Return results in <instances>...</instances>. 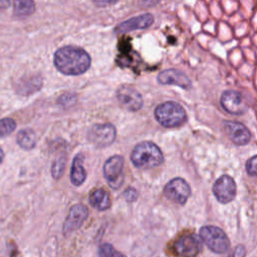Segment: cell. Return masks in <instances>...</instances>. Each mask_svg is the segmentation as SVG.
Masks as SVG:
<instances>
[{
	"label": "cell",
	"instance_id": "484cf974",
	"mask_svg": "<svg viewBox=\"0 0 257 257\" xmlns=\"http://www.w3.org/2000/svg\"><path fill=\"white\" fill-rule=\"evenodd\" d=\"M3 159H4V153H3V151H2V149L0 148V164L2 163V161H3Z\"/></svg>",
	"mask_w": 257,
	"mask_h": 257
},
{
	"label": "cell",
	"instance_id": "5bb4252c",
	"mask_svg": "<svg viewBox=\"0 0 257 257\" xmlns=\"http://www.w3.org/2000/svg\"><path fill=\"white\" fill-rule=\"evenodd\" d=\"M225 131L227 132L230 140L238 146H245L250 142L251 134L249 130L241 122L227 120L224 123Z\"/></svg>",
	"mask_w": 257,
	"mask_h": 257
},
{
	"label": "cell",
	"instance_id": "52a82bcc",
	"mask_svg": "<svg viewBox=\"0 0 257 257\" xmlns=\"http://www.w3.org/2000/svg\"><path fill=\"white\" fill-rule=\"evenodd\" d=\"M116 136L115 127L111 123L93 124L87 134L88 140L96 147L102 148L110 145Z\"/></svg>",
	"mask_w": 257,
	"mask_h": 257
},
{
	"label": "cell",
	"instance_id": "ba28073f",
	"mask_svg": "<svg viewBox=\"0 0 257 257\" xmlns=\"http://www.w3.org/2000/svg\"><path fill=\"white\" fill-rule=\"evenodd\" d=\"M164 193L171 201L184 205L191 195V188L184 179L174 178L165 186Z\"/></svg>",
	"mask_w": 257,
	"mask_h": 257
},
{
	"label": "cell",
	"instance_id": "7a4b0ae2",
	"mask_svg": "<svg viewBox=\"0 0 257 257\" xmlns=\"http://www.w3.org/2000/svg\"><path fill=\"white\" fill-rule=\"evenodd\" d=\"M131 161L139 169H152L164 162V155L156 144L143 142L138 144L133 150Z\"/></svg>",
	"mask_w": 257,
	"mask_h": 257
},
{
	"label": "cell",
	"instance_id": "8fae6325",
	"mask_svg": "<svg viewBox=\"0 0 257 257\" xmlns=\"http://www.w3.org/2000/svg\"><path fill=\"white\" fill-rule=\"evenodd\" d=\"M116 98L119 104L130 111H137L143 106L142 94L130 85L120 86L117 89Z\"/></svg>",
	"mask_w": 257,
	"mask_h": 257
},
{
	"label": "cell",
	"instance_id": "6da1fadb",
	"mask_svg": "<svg viewBox=\"0 0 257 257\" xmlns=\"http://www.w3.org/2000/svg\"><path fill=\"white\" fill-rule=\"evenodd\" d=\"M53 62L58 71L65 75H79L90 66L89 54L76 46H63L58 48L53 57Z\"/></svg>",
	"mask_w": 257,
	"mask_h": 257
},
{
	"label": "cell",
	"instance_id": "603a6c76",
	"mask_svg": "<svg viewBox=\"0 0 257 257\" xmlns=\"http://www.w3.org/2000/svg\"><path fill=\"white\" fill-rule=\"evenodd\" d=\"M256 156H253L252 158H250L247 163H246V172L248 175L254 177L256 176Z\"/></svg>",
	"mask_w": 257,
	"mask_h": 257
},
{
	"label": "cell",
	"instance_id": "d4e9b609",
	"mask_svg": "<svg viewBox=\"0 0 257 257\" xmlns=\"http://www.w3.org/2000/svg\"><path fill=\"white\" fill-rule=\"evenodd\" d=\"M123 197L127 202H134L138 198V192L134 188H127L123 193Z\"/></svg>",
	"mask_w": 257,
	"mask_h": 257
},
{
	"label": "cell",
	"instance_id": "ffe728a7",
	"mask_svg": "<svg viewBox=\"0 0 257 257\" xmlns=\"http://www.w3.org/2000/svg\"><path fill=\"white\" fill-rule=\"evenodd\" d=\"M99 257H126L123 253L117 251L111 244L103 243L98 247Z\"/></svg>",
	"mask_w": 257,
	"mask_h": 257
},
{
	"label": "cell",
	"instance_id": "44dd1931",
	"mask_svg": "<svg viewBox=\"0 0 257 257\" xmlns=\"http://www.w3.org/2000/svg\"><path fill=\"white\" fill-rule=\"evenodd\" d=\"M16 127V122L12 118L0 119V139L9 136Z\"/></svg>",
	"mask_w": 257,
	"mask_h": 257
},
{
	"label": "cell",
	"instance_id": "277c9868",
	"mask_svg": "<svg viewBox=\"0 0 257 257\" xmlns=\"http://www.w3.org/2000/svg\"><path fill=\"white\" fill-rule=\"evenodd\" d=\"M200 239L217 254L226 253L230 247V240L227 234L219 227L208 225L200 229Z\"/></svg>",
	"mask_w": 257,
	"mask_h": 257
},
{
	"label": "cell",
	"instance_id": "4fadbf2b",
	"mask_svg": "<svg viewBox=\"0 0 257 257\" xmlns=\"http://www.w3.org/2000/svg\"><path fill=\"white\" fill-rule=\"evenodd\" d=\"M158 81L165 85H177L184 89H189L192 86L190 78L181 70L170 68L162 71L158 75Z\"/></svg>",
	"mask_w": 257,
	"mask_h": 257
},
{
	"label": "cell",
	"instance_id": "7c38bea8",
	"mask_svg": "<svg viewBox=\"0 0 257 257\" xmlns=\"http://www.w3.org/2000/svg\"><path fill=\"white\" fill-rule=\"evenodd\" d=\"M222 107L229 113L239 115L246 111L247 105L243 99V96L239 91L226 90L222 93L220 99Z\"/></svg>",
	"mask_w": 257,
	"mask_h": 257
},
{
	"label": "cell",
	"instance_id": "7402d4cb",
	"mask_svg": "<svg viewBox=\"0 0 257 257\" xmlns=\"http://www.w3.org/2000/svg\"><path fill=\"white\" fill-rule=\"evenodd\" d=\"M65 169V159L64 158H58L52 165L51 173L54 179H59Z\"/></svg>",
	"mask_w": 257,
	"mask_h": 257
},
{
	"label": "cell",
	"instance_id": "3957f363",
	"mask_svg": "<svg viewBox=\"0 0 257 257\" xmlns=\"http://www.w3.org/2000/svg\"><path fill=\"white\" fill-rule=\"evenodd\" d=\"M155 117L165 127H177L182 125L187 118L184 107L176 101H166L155 109Z\"/></svg>",
	"mask_w": 257,
	"mask_h": 257
},
{
	"label": "cell",
	"instance_id": "d6986e66",
	"mask_svg": "<svg viewBox=\"0 0 257 257\" xmlns=\"http://www.w3.org/2000/svg\"><path fill=\"white\" fill-rule=\"evenodd\" d=\"M35 10V4L32 1H15L14 2V14L19 17H27L31 15Z\"/></svg>",
	"mask_w": 257,
	"mask_h": 257
},
{
	"label": "cell",
	"instance_id": "2e32d148",
	"mask_svg": "<svg viewBox=\"0 0 257 257\" xmlns=\"http://www.w3.org/2000/svg\"><path fill=\"white\" fill-rule=\"evenodd\" d=\"M84 157L82 154H77L71 165L70 170V181L74 186H80L86 179V171L83 166Z\"/></svg>",
	"mask_w": 257,
	"mask_h": 257
},
{
	"label": "cell",
	"instance_id": "e0dca14e",
	"mask_svg": "<svg viewBox=\"0 0 257 257\" xmlns=\"http://www.w3.org/2000/svg\"><path fill=\"white\" fill-rule=\"evenodd\" d=\"M88 201H89V204L93 208L97 209L98 211L107 210L111 205L109 195L103 189H96L92 191L91 194L89 195Z\"/></svg>",
	"mask_w": 257,
	"mask_h": 257
},
{
	"label": "cell",
	"instance_id": "9a60e30c",
	"mask_svg": "<svg viewBox=\"0 0 257 257\" xmlns=\"http://www.w3.org/2000/svg\"><path fill=\"white\" fill-rule=\"evenodd\" d=\"M154 22V17L150 13L142 14L140 16H136L130 18L121 23H119L115 27L116 33H126L138 29H146L149 28Z\"/></svg>",
	"mask_w": 257,
	"mask_h": 257
},
{
	"label": "cell",
	"instance_id": "cb8c5ba5",
	"mask_svg": "<svg viewBox=\"0 0 257 257\" xmlns=\"http://www.w3.org/2000/svg\"><path fill=\"white\" fill-rule=\"evenodd\" d=\"M228 257H246V248L244 245H237Z\"/></svg>",
	"mask_w": 257,
	"mask_h": 257
},
{
	"label": "cell",
	"instance_id": "9c48e42d",
	"mask_svg": "<svg viewBox=\"0 0 257 257\" xmlns=\"http://www.w3.org/2000/svg\"><path fill=\"white\" fill-rule=\"evenodd\" d=\"M236 190L235 181L228 175L221 176L213 185L214 196L222 204H228L233 201L236 196Z\"/></svg>",
	"mask_w": 257,
	"mask_h": 257
},
{
	"label": "cell",
	"instance_id": "30bf717a",
	"mask_svg": "<svg viewBox=\"0 0 257 257\" xmlns=\"http://www.w3.org/2000/svg\"><path fill=\"white\" fill-rule=\"evenodd\" d=\"M88 217V209L82 204L72 206L62 226V233L68 235L81 227L83 222Z\"/></svg>",
	"mask_w": 257,
	"mask_h": 257
},
{
	"label": "cell",
	"instance_id": "5b68a950",
	"mask_svg": "<svg viewBox=\"0 0 257 257\" xmlns=\"http://www.w3.org/2000/svg\"><path fill=\"white\" fill-rule=\"evenodd\" d=\"M123 166L124 160L118 155L108 158L103 165V176L113 189H117L123 182Z\"/></svg>",
	"mask_w": 257,
	"mask_h": 257
},
{
	"label": "cell",
	"instance_id": "8992f818",
	"mask_svg": "<svg viewBox=\"0 0 257 257\" xmlns=\"http://www.w3.org/2000/svg\"><path fill=\"white\" fill-rule=\"evenodd\" d=\"M174 250L180 257H196L202 250V241L195 234H184L175 242Z\"/></svg>",
	"mask_w": 257,
	"mask_h": 257
},
{
	"label": "cell",
	"instance_id": "ac0fdd59",
	"mask_svg": "<svg viewBox=\"0 0 257 257\" xmlns=\"http://www.w3.org/2000/svg\"><path fill=\"white\" fill-rule=\"evenodd\" d=\"M16 141L22 149L31 150L36 146L37 138L36 134L31 128H23L17 134Z\"/></svg>",
	"mask_w": 257,
	"mask_h": 257
}]
</instances>
